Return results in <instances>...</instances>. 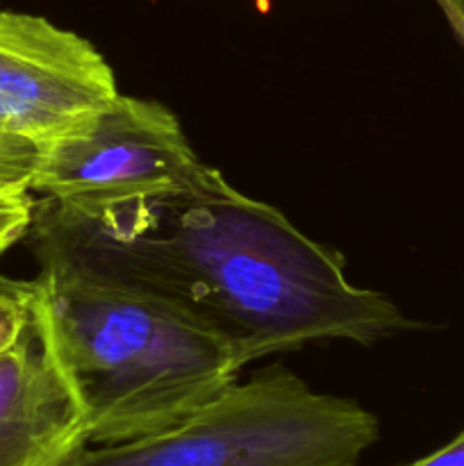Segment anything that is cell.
<instances>
[{
    "label": "cell",
    "instance_id": "obj_6",
    "mask_svg": "<svg viewBox=\"0 0 464 466\" xmlns=\"http://www.w3.org/2000/svg\"><path fill=\"white\" fill-rule=\"evenodd\" d=\"M89 446L80 403L32 314L0 355V466H76Z\"/></svg>",
    "mask_w": 464,
    "mask_h": 466
},
{
    "label": "cell",
    "instance_id": "obj_7",
    "mask_svg": "<svg viewBox=\"0 0 464 466\" xmlns=\"http://www.w3.org/2000/svg\"><path fill=\"white\" fill-rule=\"evenodd\" d=\"M32 321V280L0 285V355L21 341Z\"/></svg>",
    "mask_w": 464,
    "mask_h": 466
},
{
    "label": "cell",
    "instance_id": "obj_11",
    "mask_svg": "<svg viewBox=\"0 0 464 466\" xmlns=\"http://www.w3.org/2000/svg\"><path fill=\"white\" fill-rule=\"evenodd\" d=\"M435 3L439 5L441 14H444L450 30H453L455 39H458L464 48V0H435Z\"/></svg>",
    "mask_w": 464,
    "mask_h": 466
},
{
    "label": "cell",
    "instance_id": "obj_1",
    "mask_svg": "<svg viewBox=\"0 0 464 466\" xmlns=\"http://www.w3.org/2000/svg\"><path fill=\"white\" fill-rule=\"evenodd\" d=\"M35 253L136 287L217 335L241 364L318 341L373 344L409 326L344 258L214 168L191 189L77 212L36 198Z\"/></svg>",
    "mask_w": 464,
    "mask_h": 466
},
{
    "label": "cell",
    "instance_id": "obj_5",
    "mask_svg": "<svg viewBox=\"0 0 464 466\" xmlns=\"http://www.w3.org/2000/svg\"><path fill=\"white\" fill-rule=\"evenodd\" d=\"M121 94L91 41L0 7V132L39 155Z\"/></svg>",
    "mask_w": 464,
    "mask_h": 466
},
{
    "label": "cell",
    "instance_id": "obj_4",
    "mask_svg": "<svg viewBox=\"0 0 464 466\" xmlns=\"http://www.w3.org/2000/svg\"><path fill=\"white\" fill-rule=\"evenodd\" d=\"M212 173L164 105L118 94L36 155L30 191L59 208L91 212L191 189Z\"/></svg>",
    "mask_w": 464,
    "mask_h": 466
},
{
    "label": "cell",
    "instance_id": "obj_2",
    "mask_svg": "<svg viewBox=\"0 0 464 466\" xmlns=\"http://www.w3.org/2000/svg\"><path fill=\"white\" fill-rule=\"evenodd\" d=\"M32 314L66 376L91 446L176 426L239 378L237 355L155 296L59 255H36Z\"/></svg>",
    "mask_w": 464,
    "mask_h": 466
},
{
    "label": "cell",
    "instance_id": "obj_9",
    "mask_svg": "<svg viewBox=\"0 0 464 466\" xmlns=\"http://www.w3.org/2000/svg\"><path fill=\"white\" fill-rule=\"evenodd\" d=\"M35 159L36 155L30 148L16 144L0 132V189H7V187H27L30 189Z\"/></svg>",
    "mask_w": 464,
    "mask_h": 466
},
{
    "label": "cell",
    "instance_id": "obj_3",
    "mask_svg": "<svg viewBox=\"0 0 464 466\" xmlns=\"http://www.w3.org/2000/svg\"><path fill=\"white\" fill-rule=\"evenodd\" d=\"M380 437L359 403L268 367L155 435L89 446L76 466H355Z\"/></svg>",
    "mask_w": 464,
    "mask_h": 466
},
{
    "label": "cell",
    "instance_id": "obj_8",
    "mask_svg": "<svg viewBox=\"0 0 464 466\" xmlns=\"http://www.w3.org/2000/svg\"><path fill=\"white\" fill-rule=\"evenodd\" d=\"M36 196L27 187H7L0 189V258L12 246L25 239L32 226ZM7 278L0 276V285Z\"/></svg>",
    "mask_w": 464,
    "mask_h": 466
},
{
    "label": "cell",
    "instance_id": "obj_10",
    "mask_svg": "<svg viewBox=\"0 0 464 466\" xmlns=\"http://www.w3.org/2000/svg\"><path fill=\"white\" fill-rule=\"evenodd\" d=\"M405 466H464V431L441 449L432 451L426 458H419Z\"/></svg>",
    "mask_w": 464,
    "mask_h": 466
}]
</instances>
